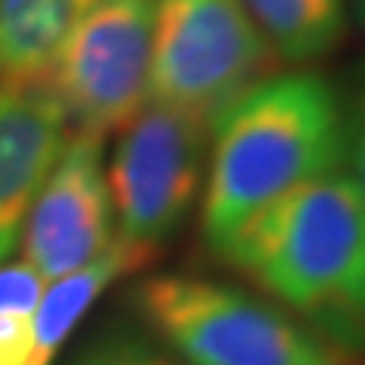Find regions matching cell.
<instances>
[{
	"mask_svg": "<svg viewBox=\"0 0 365 365\" xmlns=\"http://www.w3.org/2000/svg\"><path fill=\"white\" fill-rule=\"evenodd\" d=\"M347 116L326 76L274 73L250 88L210 128L201 232L216 253L256 213L289 192L341 170Z\"/></svg>",
	"mask_w": 365,
	"mask_h": 365,
	"instance_id": "6da1fadb",
	"label": "cell"
},
{
	"mask_svg": "<svg viewBox=\"0 0 365 365\" xmlns=\"http://www.w3.org/2000/svg\"><path fill=\"white\" fill-rule=\"evenodd\" d=\"M216 253L332 344L365 338V192L347 170L274 201Z\"/></svg>",
	"mask_w": 365,
	"mask_h": 365,
	"instance_id": "7a4b0ae2",
	"label": "cell"
},
{
	"mask_svg": "<svg viewBox=\"0 0 365 365\" xmlns=\"http://www.w3.org/2000/svg\"><path fill=\"white\" fill-rule=\"evenodd\" d=\"M137 304L182 365H344L299 317L216 280L162 274L137 289Z\"/></svg>",
	"mask_w": 365,
	"mask_h": 365,
	"instance_id": "3957f363",
	"label": "cell"
},
{
	"mask_svg": "<svg viewBox=\"0 0 365 365\" xmlns=\"http://www.w3.org/2000/svg\"><path fill=\"white\" fill-rule=\"evenodd\" d=\"M280 55L237 0H155L150 104L210 125L280 73Z\"/></svg>",
	"mask_w": 365,
	"mask_h": 365,
	"instance_id": "277c9868",
	"label": "cell"
},
{
	"mask_svg": "<svg viewBox=\"0 0 365 365\" xmlns=\"http://www.w3.org/2000/svg\"><path fill=\"white\" fill-rule=\"evenodd\" d=\"M155 0H101L61 40L46 86L71 131L107 137L150 104Z\"/></svg>",
	"mask_w": 365,
	"mask_h": 365,
	"instance_id": "5b68a950",
	"label": "cell"
},
{
	"mask_svg": "<svg viewBox=\"0 0 365 365\" xmlns=\"http://www.w3.org/2000/svg\"><path fill=\"white\" fill-rule=\"evenodd\" d=\"M210 153V125L146 104L122 128L107 182L116 237L155 253L195 204Z\"/></svg>",
	"mask_w": 365,
	"mask_h": 365,
	"instance_id": "8992f818",
	"label": "cell"
},
{
	"mask_svg": "<svg viewBox=\"0 0 365 365\" xmlns=\"http://www.w3.org/2000/svg\"><path fill=\"white\" fill-rule=\"evenodd\" d=\"M116 244L104 137L71 131L21 232L25 265L43 283L88 268Z\"/></svg>",
	"mask_w": 365,
	"mask_h": 365,
	"instance_id": "52a82bcc",
	"label": "cell"
},
{
	"mask_svg": "<svg viewBox=\"0 0 365 365\" xmlns=\"http://www.w3.org/2000/svg\"><path fill=\"white\" fill-rule=\"evenodd\" d=\"M67 134L71 125L46 83L0 86V265L19 247L31 204Z\"/></svg>",
	"mask_w": 365,
	"mask_h": 365,
	"instance_id": "ba28073f",
	"label": "cell"
},
{
	"mask_svg": "<svg viewBox=\"0 0 365 365\" xmlns=\"http://www.w3.org/2000/svg\"><path fill=\"white\" fill-rule=\"evenodd\" d=\"M153 256L155 253H150V250L125 244L116 237V244L101 259L91 262L88 268L46 283L37 302V311H34L31 347H28L25 365H52L61 347L67 344V338L79 326V319L107 292V287H113L125 274L143 268Z\"/></svg>",
	"mask_w": 365,
	"mask_h": 365,
	"instance_id": "9c48e42d",
	"label": "cell"
},
{
	"mask_svg": "<svg viewBox=\"0 0 365 365\" xmlns=\"http://www.w3.org/2000/svg\"><path fill=\"white\" fill-rule=\"evenodd\" d=\"M101 0H0V86L46 83L61 40Z\"/></svg>",
	"mask_w": 365,
	"mask_h": 365,
	"instance_id": "30bf717a",
	"label": "cell"
},
{
	"mask_svg": "<svg viewBox=\"0 0 365 365\" xmlns=\"http://www.w3.org/2000/svg\"><path fill=\"white\" fill-rule=\"evenodd\" d=\"M265 34L280 61L311 64L326 58L347 31L344 0H237Z\"/></svg>",
	"mask_w": 365,
	"mask_h": 365,
	"instance_id": "8fae6325",
	"label": "cell"
},
{
	"mask_svg": "<svg viewBox=\"0 0 365 365\" xmlns=\"http://www.w3.org/2000/svg\"><path fill=\"white\" fill-rule=\"evenodd\" d=\"M43 287L46 283L25 262L0 265V365H25Z\"/></svg>",
	"mask_w": 365,
	"mask_h": 365,
	"instance_id": "7c38bea8",
	"label": "cell"
},
{
	"mask_svg": "<svg viewBox=\"0 0 365 365\" xmlns=\"http://www.w3.org/2000/svg\"><path fill=\"white\" fill-rule=\"evenodd\" d=\"M76 365H174L162 350L150 341L134 335H110L98 344H91Z\"/></svg>",
	"mask_w": 365,
	"mask_h": 365,
	"instance_id": "4fadbf2b",
	"label": "cell"
},
{
	"mask_svg": "<svg viewBox=\"0 0 365 365\" xmlns=\"http://www.w3.org/2000/svg\"><path fill=\"white\" fill-rule=\"evenodd\" d=\"M347 162H350L347 174L365 192V71L356 91V107H353V116L347 119Z\"/></svg>",
	"mask_w": 365,
	"mask_h": 365,
	"instance_id": "5bb4252c",
	"label": "cell"
},
{
	"mask_svg": "<svg viewBox=\"0 0 365 365\" xmlns=\"http://www.w3.org/2000/svg\"><path fill=\"white\" fill-rule=\"evenodd\" d=\"M353 4H356V13H359V19L365 21V0H353Z\"/></svg>",
	"mask_w": 365,
	"mask_h": 365,
	"instance_id": "9a60e30c",
	"label": "cell"
}]
</instances>
